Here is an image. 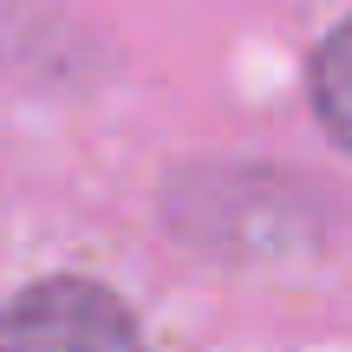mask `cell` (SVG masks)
<instances>
[{"label":"cell","mask_w":352,"mask_h":352,"mask_svg":"<svg viewBox=\"0 0 352 352\" xmlns=\"http://www.w3.org/2000/svg\"><path fill=\"white\" fill-rule=\"evenodd\" d=\"M0 352H144V340L111 287L59 274L0 307Z\"/></svg>","instance_id":"obj_1"},{"label":"cell","mask_w":352,"mask_h":352,"mask_svg":"<svg viewBox=\"0 0 352 352\" xmlns=\"http://www.w3.org/2000/svg\"><path fill=\"white\" fill-rule=\"evenodd\" d=\"M314 98H320L327 131L352 151V20L320 46V59H314Z\"/></svg>","instance_id":"obj_2"}]
</instances>
